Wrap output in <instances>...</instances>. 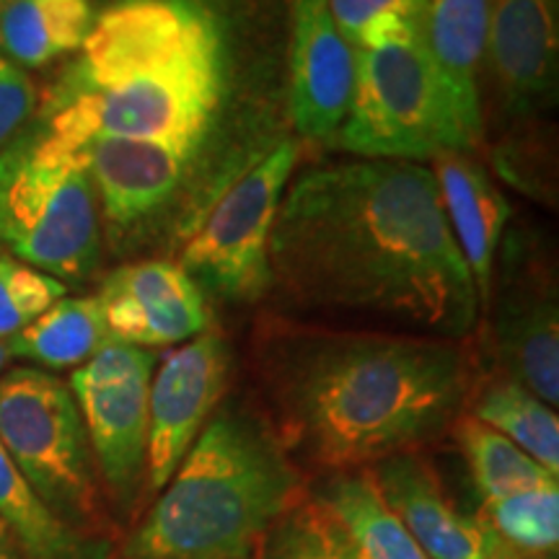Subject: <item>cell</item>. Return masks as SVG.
Instances as JSON below:
<instances>
[{
	"instance_id": "obj_1",
	"label": "cell",
	"mask_w": 559,
	"mask_h": 559,
	"mask_svg": "<svg viewBox=\"0 0 559 559\" xmlns=\"http://www.w3.org/2000/svg\"><path fill=\"white\" fill-rule=\"evenodd\" d=\"M272 290L300 311L353 313L464 340L479 293L436 177L412 160L347 158L285 187L270 239Z\"/></svg>"
},
{
	"instance_id": "obj_2",
	"label": "cell",
	"mask_w": 559,
	"mask_h": 559,
	"mask_svg": "<svg viewBox=\"0 0 559 559\" xmlns=\"http://www.w3.org/2000/svg\"><path fill=\"white\" fill-rule=\"evenodd\" d=\"M272 430L326 472L419 451L453 428L477 389L461 340L277 324L257 342Z\"/></svg>"
},
{
	"instance_id": "obj_3",
	"label": "cell",
	"mask_w": 559,
	"mask_h": 559,
	"mask_svg": "<svg viewBox=\"0 0 559 559\" xmlns=\"http://www.w3.org/2000/svg\"><path fill=\"white\" fill-rule=\"evenodd\" d=\"M234 96L230 34L207 0H115L47 91L37 128L70 151L102 138L169 145L228 187L236 174L218 151L254 164L228 148Z\"/></svg>"
},
{
	"instance_id": "obj_4",
	"label": "cell",
	"mask_w": 559,
	"mask_h": 559,
	"mask_svg": "<svg viewBox=\"0 0 559 559\" xmlns=\"http://www.w3.org/2000/svg\"><path fill=\"white\" fill-rule=\"evenodd\" d=\"M300 498L296 461L267 419L223 404L130 531L122 559H251Z\"/></svg>"
},
{
	"instance_id": "obj_5",
	"label": "cell",
	"mask_w": 559,
	"mask_h": 559,
	"mask_svg": "<svg viewBox=\"0 0 559 559\" xmlns=\"http://www.w3.org/2000/svg\"><path fill=\"white\" fill-rule=\"evenodd\" d=\"M353 62L349 104L334 135L349 156L419 164L477 148L430 58L423 29L381 47H358Z\"/></svg>"
},
{
	"instance_id": "obj_6",
	"label": "cell",
	"mask_w": 559,
	"mask_h": 559,
	"mask_svg": "<svg viewBox=\"0 0 559 559\" xmlns=\"http://www.w3.org/2000/svg\"><path fill=\"white\" fill-rule=\"evenodd\" d=\"M0 241L62 285L99 267L102 221L86 166L39 128L0 153Z\"/></svg>"
},
{
	"instance_id": "obj_7",
	"label": "cell",
	"mask_w": 559,
	"mask_h": 559,
	"mask_svg": "<svg viewBox=\"0 0 559 559\" xmlns=\"http://www.w3.org/2000/svg\"><path fill=\"white\" fill-rule=\"evenodd\" d=\"M0 445L68 526L86 536L104 526L94 453L66 381L41 368L0 376Z\"/></svg>"
},
{
	"instance_id": "obj_8",
	"label": "cell",
	"mask_w": 559,
	"mask_h": 559,
	"mask_svg": "<svg viewBox=\"0 0 559 559\" xmlns=\"http://www.w3.org/2000/svg\"><path fill=\"white\" fill-rule=\"evenodd\" d=\"M75 153L94 185L111 243L122 247H140L166 226L185 243L226 190L200 158L151 140L102 138Z\"/></svg>"
},
{
	"instance_id": "obj_9",
	"label": "cell",
	"mask_w": 559,
	"mask_h": 559,
	"mask_svg": "<svg viewBox=\"0 0 559 559\" xmlns=\"http://www.w3.org/2000/svg\"><path fill=\"white\" fill-rule=\"evenodd\" d=\"M298 145L283 138L223 190L181 243V260L200 290L226 304H257L272 290L270 239Z\"/></svg>"
},
{
	"instance_id": "obj_10",
	"label": "cell",
	"mask_w": 559,
	"mask_h": 559,
	"mask_svg": "<svg viewBox=\"0 0 559 559\" xmlns=\"http://www.w3.org/2000/svg\"><path fill=\"white\" fill-rule=\"evenodd\" d=\"M156 353L111 340L70 376L91 453L111 502L130 513L145 481Z\"/></svg>"
},
{
	"instance_id": "obj_11",
	"label": "cell",
	"mask_w": 559,
	"mask_h": 559,
	"mask_svg": "<svg viewBox=\"0 0 559 559\" xmlns=\"http://www.w3.org/2000/svg\"><path fill=\"white\" fill-rule=\"evenodd\" d=\"M230 381V347L221 332H202L171 349L153 370L148 391L145 495H158L218 409Z\"/></svg>"
},
{
	"instance_id": "obj_12",
	"label": "cell",
	"mask_w": 559,
	"mask_h": 559,
	"mask_svg": "<svg viewBox=\"0 0 559 559\" xmlns=\"http://www.w3.org/2000/svg\"><path fill=\"white\" fill-rule=\"evenodd\" d=\"M111 340L143 349L185 345L210 330V306L179 262L145 260L109 272L96 293Z\"/></svg>"
},
{
	"instance_id": "obj_13",
	"label": "cell",
	"mask_w": 559,
	"mask_h": 559,
	"mask_svg": "<svg viewBox=\"0 0 559 559\" xmlns=\"http://www.w3.org/2000/svg\"><path fill=\"white\" fill-rule=\"evenodd\" d=\"M383 498L428 559H539L502 542L479 515H466L417 451L370 466Z\"/></svg>"
},
{
	"instance_id": "obj_14",
	"label": "cell",
	"mask_w": 559,
	"mask_h": 559,
	"mask_svg": "<svg viewBox=\"0 0 559 559\" xmlns=\"http://www.w3.org/2000/svg\"><path fill=\"white\" fill-rule=\"evenodd\" d=\"M288 66L293 128L306 140H332L345 120L355 62L330 0H290Z\"/></svg>"
},
{
	"instance_id": "obj_15",
	"label": "cell",
	"mask_w": 559,
	"mask_h": 559,
	"mask_svg": "<svg viewBox=\"0 0 559 559\" xmlns=\"http://www.w3.org/2000/svg\"><path fill=\"white\" fill-rule=\"evenodd\" d=\"M487 62L510 115H534L557 94V0H492Z\"/></svg>"
},
{
	"instance_id": "obj_16",
	"label": "cell",
	"mask_w": 559,
	"mask_h": 559,
	"mask_svg": "<svg viewBox=\"0 0 559 559\" xmlns=\"http://www.w3.org/2000/svg\"><path fill=\"white\" fill-rule=\"evenodd\" d=\"M495 353L508 379L519 381L549 407L559 402V319L555 283L528 275L498 304Z\"/></svg>"
},
{
	"instance_id": "obj_17",
	"label": "cell",
	"mask_w": 559,
	"mask_h": 559,
	"mask_svg": "<svg viewBox=\"0 0 559 559\" xmlns=\"http://www.w3.org/2000/svg\"><path fill=\"white\" fill-rule=\"evenodd\" d=\"M440 205L449 221L453 239L469 264L479 306L487 309L495 285V262L506 230L510 207L485 166L469 153H443L432 158Z\"/></svg>"
},
{
	"instance_id": "obj_18",
	"label": "cell",
	"mask_w": 559,
	"mask_h": 559,
	"mask_svg": "<svg viewBox=\"0 0 559 559\" xmlns=\"http://www.w3.org/2000/svg\"><path fill=\"white\" fill-rule=\"evenodd\" d=\"M489 11L492 0H428L423 19L430 58L451 91L461 122L477 143L485 135L479 70L485 66Z\"/></svg>"
},
{
	"instance_id": "obj_19",
	"label": "cell",
	"mask_w": 559,
	"mask_h": 559,
	"mask_svg": "<svg viewBox=\"0 0 559 559\" xmlns=\"http://www.w3.org/2000/svg\"><path fill=\"white\" fill-rule=\"evenodd\" d=\"M311 495L330 510L358 559H428L383 498L370 466L330 472Z\"/></svg>"
},
{
	"instance_id": "obj_20",
	"label": "cell",
	"mask_w": 559,
	"mask_h": 559,
	"mask_svg": "<svg viewBox=\"0 0 559 559\" xmlns=\"http://www.w3.org/2000/svg\"><path fill=\"white\" fill-rule=\"evenodd\" d=\"M94 19L91 0H0V55L45 68L79 52Z\"/></svg>"
},
{
	"instance_id": "obj_21",
	"label": "cell",
	"mask_w": 559,
	"mask_h": 559,
	"mask_svg": "<svg viewBox=\"0 0 559 559\" xmlns=\"http://www.w3.org/2000/svg\"><path fill=\"white\" fill-rule=\"evenodd\" d=\"M0 519L16 539L24 559H109L107 542L68 526L34 492L0 445Z\"/></svg>"
},
{
	"instance_id": "obj_22",
	"label": "cell",
	"mask_w": 559,
	"mask_h": 559,
	"mask_svg": "<svg viewBox=\"0 0 559 559\" xmlns=\"http://www.w3.org/2000/svg\"><path fill=\"white\" fill-rule=\"evenodd\" d=\"M9 349L13 358H24L45 368H79L94 358L111 334L96 296L60 298L26 330L13 334Z\"/></svg>"
},
{
	"instance_id": "obj_23",
	"label": "cell",
	"mask_w": 559,
	"mask_h": 559,
	"mask_svg": "<svg viewBox=\"0 0 559 559\" xmlns=\"http://www.w3.org/2000/svg\"><path fill=\"white\" fill-rule=\"evenodd\" d=\"M472 412L481 423L513 440L521 451L559 477V419L555 407L519 381L500 376L474 389Z\"/></svg>"
},
{
	"instance_id": "obj_24",
	"label": "cell",
	"mask_w": 559,
	"mask_h": 559,
	"mask_svg": "<svg viewBox=\"0 0 559 559\" xmlns=\"http://www.w3.org/2000/svg\"><path fill=\"white\" fill-rule=\"evenodd\" d=\"M451 430L459 440L466 464H469L481 500H498L508 495L528 492V489L559 485L557 474L544 469L539 461L521 451L513 440L489 428L469 412H464Z\"/></svg>"
},
{
	"instance_id": "obj_25",
	"label": "cell",
	"mask_w": 559,
	"mask_h": 559,
	"mask_svg": "<svg viewBox=\"0 0 559 559\" xmlns=\"http://www.w3.org/2000/svg\"><path fill=\"white\" fill-rule=\"evenodd\" d=\"M479 519L513 549L531 557H555L559 544V485L481 500Z\"/></svg>"
},
{
	"instance_id": "obj_26",
	"label": "cell",
	"mask_w": 559,
	"mask_h": 559,
	"mask_svg": "<svg viewBox=\"0 0 559 559\" xmlns=\"http://www.w3.org/2000/svg\"><path fill=\"white\" fill-rule=\"evenodd\" d=\"M260 559H358L330 510L304 492L267 531Z\"/></svg>"
},
{
	"instance_id": "obj_27",
	"label": "cell",
	"mask_w": 559,
	"mask_h": 559,
	"mask_svg": "<svg viewBox=\"0 0 559 559\" xmlns=\"http://www.w3.org/2000/svg\"><path fill=\"white\" fill-rule=\"evenodd\" d=\"M60 298H66L60 280L11 257H0V340H11L26 330Z\"/></svg>"
},
{
	"instance_id": "obj_28",
	"label": "cell",
	"mask_w": 559,
	"mask_h": 559,
	"mask_svg": "<svg viewBox=\"0 0 559 559\" xmlns=\"http://www.w3.org/2000/svg\"><path fill=\"white\" fill-rule=\"evenodd\" d=\"M37 88L24 68L0 55V153L24 135L37 111Z\"/></svg>"
},
{
	"instance_id": "obj_29",
	"label": "cell",
	"mask_w": 559,
	"mask_h": 559,
	"mask_svg": "<svg viewBox=\"0 0 559 559\" xmlns=\"http://www.w3.org/2000/svg\"><path fill=\"white\" fill-rule=\"evenodd\" d=\"M428 0H330L334 24L349 47L358 45L362 29L379 19H407L423 24Z\"/></svg>"
},
{
	"instance_id": "obj_30",
	"label": "cell",
	"mask_w": 559,
	"mask_h": 559,
	"mask_svg": "<svg viewBox=\"0 0 559 559\" xmlns=\"http://www.w3.org/2000/svg\"><path fill=\"white\" fill-rule=\"evenodd\" d=\"M0 559H24L16 539H13V534L3 523V519H0Z\"/></svg>"
},
{
	"instance_id": "obj_31",
	"label": "cell",
	"mask_w": 559,
	"mask_h": 559,
	"mask_svg": "<svg viewBox=\"0 0 559 559\" xmlns=\"http://www.w3.org/2000/svg\"><path fill=\"white\" fill-rule=\"evenodd\" d=\"M11 358H13V355H11V349H9V342L0 340V373H3L5 366H9Z\"/></svg>"
},
{
	"instance_id": "obj_32",
	"label": "cell",
	"mask_w": 559,
	"mask_h": 559,
	"mask_svg": "<svg viewBox=\"0 0 559 559\" xmlns=\"http://www.w3.org/2000/svg\"><path fill=\"white\" fill-rule=\"evenodd\" d=\"M539 559H547V557H539Z\"/></svg>"
}]
</instances>
